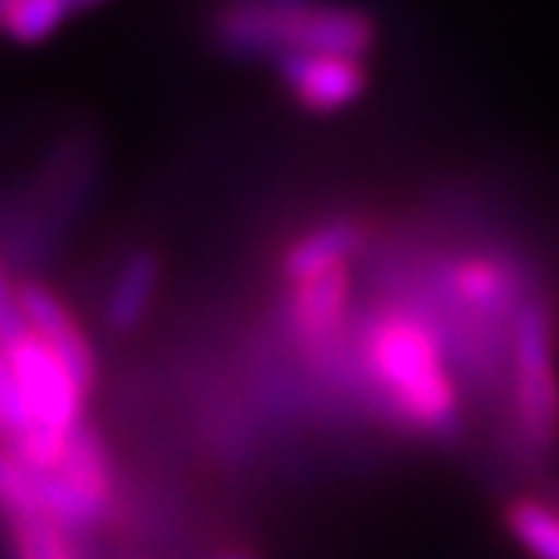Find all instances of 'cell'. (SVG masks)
Returning a JSON list of instances; mask_svg holds the SVG:
<instances>
[{
  "instance_id": "5bb4252c",
  "label": "cell",
  "mask_w": 559,
  "mask_h": 559,
  "mask_svg": "<svg viewBox=\"0 0 559 559\" xmlns=\"http://www.w3.org/2000/svg\"><path fill=\"white\" fill-rule=\"evenodd\" d=\"M0 512L11 516H40L37 490H33V468L19 462L8 447H0Z\"/></svg>"
},
{
  "instance_id": "8fae6325",
  "label": "cell",
  "mask_w": 559,
  "mask_h": 559,
  "mask_svg": "<svg viewBox=\"0 0 559 559\" xmlns=\"http://www.w3.org/2000/svg\"><path fill=\"white\" fill-rule=\"evenodd\" d=\"M509 534L534 559H559V506L542 498H516L506 512Z\"/></svg>"
},
{
  "instance_id": "ba28073f",
  "label": "cell",
  "mask_w": 559,
  "mask_h": 559,
  "mask_svg": "<svg viewBox=\"0 0 559 559\" xmlns=\"http://www.w3.org/2000/svg\"><path fill=\"white\" fill-rule=\"evenodd\" d=\"M364 243V226L356 218H331L323 226L309 229L306 237H298L284 254V273L290 284H301V280L338 270V265H349V259L360 251Z\"/></svg>"
},
{
  "instance_id": "5b68a950",
  "label": "cell",
  "mask_w": 559,
  "mask_h": 559,
  "mask_svg": "<svg viewBox=\"0 0 559 559\" xmlns=\"http://www.w3.org/2000/svg\"><path fill=\"white\" fill-rule=\"evenodd\" d=\"M276 70L290 98L309 114H338V109L353 106L367 87L364 62L349 59V55L298 51L280 59Z\"/></svg>"
},
{
  "instance_id": "2e32d148",
  "label": "cell",
  "mask_w": 559,
  "mask_h": 559,
  "mask_svg": "<svg viewBox=\"0 0 559 559\" xmlns=\"http://www.w3.org/2000/svg\"><path fill=\"white\" fill-rule=\"evenodd\" d=\"M211 559H259L254 552H222V556H211Z\"/></svg>"
},
{
  "instance_id": "52a82bcc",
  "label": "cell",
  "mask_w": 559,
  "mask_h": 559,
  "mask_svg": "<svg viewBox=\"0 0 559 559\" xmlns=\"http://www.w3.org/2000/svg\"><path fill=\"white\" fill-rule=\"evenodd\" d=\"M160 284V259L153 251H131L114 276L103 301V323L106 331L128 334L150 317V306Z\"/></svg>"
},
{
  "instance_id": "7c38bea8",
  "label": "cell",
  "mask_w": 559,
  "mask_h": 559,
  "mask_svg": "<svg viewBox=\"0 0 559 559\" xmlns=\"http://www.w3.org/2000/svg\"><path fill=\"white\" fill-rule=\"evenodd\" d=\"M73 19L70 0H15L4 15H0V29L22 48L44 44L51 33H59L66 22Z\"/></svg>"
},
{
  "instance_id": "9c48e42d",
  "label": "cell",
  "mask_w": 559,
  "mask_h": 559,
  "mask_svg": "<svg viewBox=\"0 0 559 559\" xmlns=\"http://www.w3.org/2000/svg\"><path fill=\"white\" fill-rule=\"evenodd\" d=\"M345 306H349V265L295 284V323L312 345L328 342L342 328Z\"/></svg>"
},
{
  "instance_id": "8992f818",
  "label": "cell",
  "mask_w": 559,
  "mask_h": 559,
  "mask_svg": "<svg viewBox=\"0 0 559 559\" xmlns=\"http://www.w3.org/2000/svg\"><path fill=\"white\" fill-rule=\"evenodd\" d=\"M22 309H26L33 338H40L48 349L66 364V371L76 378V385L92 396L98 382V360L92 353V342L81 331V323L73 320V312L66 309V301L55 290L40 284H22Z\"/></svg>"
},
{
  "instance_id": "277c9868",
  "label": "cell",
  "mask_w": 559,
  "mask_h": 559,
  "mask_svg": "<svg viewBox=\"0 0 559 559\" xmlns=\"http://www.w3.org/2000/svg\"><path fill=\"white\" fill-rule=\"evenodd\" d=\"M40 516L55 520L70 534H84L103 523L114 501V465L109 451L92 425L81 421L70 436L59 468L33 473Z\"/></svg>"
},
{
  "instance_id": "30bf717a",
  "label": "cell",
  "mask_w": 559,
  "mask_h": 559,
  "mask_svg": "<svg viewBox=\"0 0 559 559\" xmlns=\"http://www.w3.org/2000/svg\"><path fill=\"white\" fill-rule=\"evenodd\" d=\"M15 559H92L81 545V534H70L48 516H11Z\"/></svg>"
},
{
  "instance_id": "6da1fadb",
  "label": "cell",
  "mask_w": 559,
  "mask_h": 559,
  "mask_svg": "<svg viewBox=\"0 0 559 559\" xmlns=\"http://www.w3.org/2000/svg\"><path fill=\"white\" fill-rule=\"evenodd\" d=\"M215 40L233 59L251 62H280L298 51L364 59L374 48V22L360 8H276L270 0H237L215 15Z\"/></svg>"
},
{
  "instance_id": "7a4b0ae2",
  "label": "cell",
  "mask_w": 559,
  "mask_h": 559,
  "mask_svg": "<svg viewBox=\"0 0 559 559\" xmlns=\"http://www.w3.org/2000/svg\"><path fill=\"white\" fill-rule=\"evenodd\" d=\"M367 360L374 378L389 389L393 407L411 425L440 436L457 432L462 404H457L443 345L418 317H385L367 338Z\"/></svg>"
},
{
  "instance_id": "9a60e30c",
  "label": "cell",
  "mask_w": 559,
  "mask_h": 559,
  "mask_svg": "<svg viewBox=\"0 0 559 559\" xmlns=\"http://www.w3.org/2000/svg\"><path fill=\"white\" fill-rule=\"evenodd\" d=\"M29 320L22 309V287H15L8 280V273L0 270V353L15 349L29 338Z\"/></svg>"
},
{
  "instance_id": "e0dca14e",
  "label": "cell",
  "mask_w": 559,
  "mask_h": 559,
  "mask_svg": "<svg viewBox=\"0 0 559 559\" xmlns=\"http://www.w3.org/2000/svg\"><path fill=\"white\" fill-rule=\"evenodd\" d=\"M270 4H276V8H301V4H309V0H270Z\"/></svg>"
},
{
  "instance_id": "4fadbf2b",
  "label": "cell",
  "mask_w": 559,
  "mask_h": 559,
  "mask_svg": "<svg viewBox=\"0 0 559 559\" xmlns=\"http://www.w3.org/2000/svg\"><path fill=\"white\" fill-rule=\"evenodd\" d=\"M29 432H33V415L26 407V396H22L15 371H11V360L0 353V447L15 451Z\"/></svg>"
},
{
  "instance_id": "3957f363",
  "label": "cell",
  "mask_w": 559,
  "mask_h": 559,
  "mask_svg": "<svg viewBox=\"0 0 559 559\" xmlns=\"http://www.w3.org/2000/svg\"><path fill=\"white\" fill-rule=\"evenodd\" d=\"M509 418L523 462H549L559 451V371L556 317L545 298H534L512 331L509 353Z\"/></svg>"
}]
</instances>
